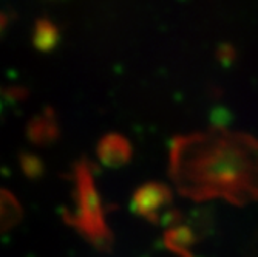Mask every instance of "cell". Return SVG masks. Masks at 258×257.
<instances>
[{
	"label": "cell",
	"instance_id": "cell-1",
	"mask_svg": "<svg viewBox=\"0 0 258 257\" xmlns=\"http://www.w3.org/2000/svg\"><path fill=\"white\" fill-rule=\"evenodd\" d=\"M172 175L178 189L195 198H258V143L230 133L179 138L172 149Z\"/></svg>",
	"mask_w": 258,
	"mask_h": 257
},
{
	"label": "cell",
	"instance_id": "cell-2",
	"mask_svg": "<svg viewBox=\"0 0 258 257\" xmlns=\"http://www.w3.org/2000/svg\"><path fill=\"white\" fill-rule=\"evenodd\" d=\"M75 211L65 220L76 228L95 246L107 249L111 245V232L104 217V208L93 181V174L85 160L75 165Z\"/></svg>",
	"mask_w": 258,
	"mask_h": 257
},
{
	"label": "cell",
	"instance_id": "cell-3",
	"mask_svg": "<svg viewBox=\"0 0 258 257\" xmlns=\"http://www.w3.org/2000/svg\"><path fill=\"white\" fill-rule=\"evenodd\" d=\"M172 194L166 184L161 183H147L135 192L132 200V209L150 222L158 220V213L164 204L170 203Z\"/></svg>",
	"mask_w": 258,
	"mask_h": 257
},
{
	"label": "cell",
	"instance_id": "cell-4",
	"mask_svg": "<svg viewBox=\"0 0 258 257\" xmlns=\"http://www.w3.org/2000/svg\"><path fill=\"white\" fill-rule=\"evenodd\" d=\"M98 157L108 168H119L130 161L132 146L122 135H105L98 144Z\"/></svg>",
	"mask_w": 258,
	"mask_h": 257
},
{
	"label": "cell",
	"instance_id": "cell-5",
	"mask_svg": "<svg viewBox=\"0 0 258 257\" xmlns=\"http://www.w3.org/2000/svg\"><path fill=\"white\" fill-rule=\"evenodd\" d=\"M59 136V124L53 110H45L28 124V138L34 144H48Z\"/></svg>",
	"mask_w": 258,
	"mask_h": 257
},
{
	"label": "cell",
	"instance_id": "cell-6",
	"mask_svg": "<svg viewBox=\"0 0 258 257\" xmlns=\"http://www.w3.org/2000/svg\"><path fill=\"white\" fill-rule=\"evenodd\" d=\"M33 43L39 52H51L59 43V30L48 19H39L34 23Z\"/></svg>",
	"mask_w": 258,
	"mask_h": 257
},
{
	"label": "cell",
	"instance_id": "cell-7",
	"mask_svg": "<svg viewBox=\"0 0 258 257\" xmlns=\"http://www.w3.org/2000/svg\"><path fill=\"white\" fill-rule=\"evenodd\" d=\"M22 217V208L17 200L5 189H0V232L14 226Z\"/></svg>",
	"mask_w": 258,
	"mask_h": 257
},
{
	"label": "cell",
	"instance_id": "cell-8",
	"mask_svg": "<svg viewBox=\"0 0 258 257\" xmlns=\"http://www.w3.org/2000/svg\"><path fill=\"white\" fill-rule=\"evenodd\" d=\"M166 242L169 245V248L179 251L181 254H185V246L190 242V232L185 228H178V229H172L170 232H167L166 236Z\"/></svg>",
	"mask_w": 258,
	"mask_h": 257
},
{
	"label": "cell",
	"instance_id": "cell-9",
	"mask_svg": "<svg viewBox=\"0 0 258 257\" xmlns=\"http://www.w3.org/2000/svg\"><path fill=\"white\" fill-rule=\"evenodd\" d=\"M20 166L23 174L30 178H37L43 174V163L31 153H23L20 157Z\"/></svg>",
	"mask_w": 258,
	"mask_h": 257
},
{
	"label": "cell",
	"instance_id": "cell-10",
	"mask_svg": "<svg viewBox=\"0 0 258 257\" xmlns=\"http://www.w3.org/2000/svg\"><path fill=\"white\" fill-rule=\"evenodd\" d=\"M7 23H8V19H7V16L0 14V31H2V30L7 27Z\"/></svg>",
	"mask_w": 258,
	"mask_h": 257
}]
</instances>
